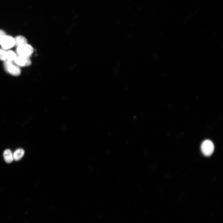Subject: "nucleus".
<instances>
[{
	"label": "nucleus",
	"mask_w": 223,
	"mask_h": 223,
	"mask_svg": "<svg viewBox=\"0 0 223 223\" xmlns=\"http://www.w3.org/2000/svg\"><path fill=\"white\" fill-rule=\"evenodd\" d=\"M16 57L15 53L12 50H9L7 52L6 58L7 60L12 61L14 60Z\"/></svg>",
	"instance_id": "nucleus-9"
},
{
	"label": "nucleus",
	"mask_w": 223,
	"mask_h": 223,
	"mask_svg": "<svg viewBox=\"0 0 223 223\" xmlns=\"http://www.w3.org/2000/svg\"><path fill=\"white\" fill-rule=\"evenodd\" d=\"M3 156L5 161L7 163H11L13 160L12 154L9 149H7L4 151Z\"/></svg>",
	"instance_id": "nucleus-6"
},
{
	"label": "nucleus",
	"mask_w": 223,
	"mask_h": 223,
	"mask_svg": "<svg viewBox=\"0 0 223 223\" xmlns=\"http://www.w3.org/2000/svg\"><path fill=\"white\" fill-rule=\"evenodd\" d=\"M7 52L4 50L0 49V60L5 61L6 60Z\"/></svg>",
	"instance_id": "nucleus-10"
},
{
	"label": "nucleus",
	"mask_w": 223,
	"mask_h": 223,
	"mask_svg": "<svg viewBox=\"0 0 223 223\" xmlns=\"http://www.w3.org/2000/svg\"><path fill=\"white\" fill-rule=\"evenodd\" d=\"M32 46L28 44H24L17 46V52L19 55L29 57L33 52Z\"/></svg>",
	"instance_id": "nucleus-2"
},
{
	"label": "nucleus",
	"mask_w": 223,
	"mask_h": 223,
	"mask_svg": "<svg viewBox=\"0 0 223 223\" xmlns=\"http://www.w3.org/2000/svg\"><path fill=\"white\" fill-rule=\"evenodd\" d=\"M15 41V46H18L23 44L27 43V41L24 37L22 36H18L14 38Z\"/></svg>",
	"instance_id": "nucleus-7"
},
{
	"label": "nucleus",
	"mask_w": 223,
	"mask_h": 223,
	"mask_svg": "<svg viewBox=\"0 0 223 223\" xmlns=\"http://www.w3.org/2000/svg\"><path fill=\"white\" fill-rule=\"evenodd\" d=\"M214 146L212 142L210 140L204 141L201 146V150L203 154L206 156L211 155L213 152Z\"/></svg>",
	"instance_id": "nucleus-3"
},
{
	"label": "nucleus",
	"mask_w": 223,
	"mask_h": 223,
	"mask_svg": "<svg viewBox=\"0 0 223 223\" xmlns=\"http://www.w3.org/2000/svg\"><path fill=\"white\" fill-rule=\"evenodd\" d=\"M4 65L5 70L14 76H17L20 73V70L19 67L14 65L12 61L6 60Z\"/></svg>",
	"instance_id": "nucleus-1"
},
{
	"label": "nucleus",
	"mask_w": 223,
	"mask_h": 223,
	"mask_svg": "<svg viewBox=\"0 0 223 223\" xmlns=\"http://www.w3.org/2000/svg\"><path fill=\"white\" fill-rule=\"evenodd\" d=\"M5 35H6V33L5 32L0 30V42L2 37Z\"/></svg>",
	"instance_id": "nucleus-11"
},
{
	"label": "nucleus",
	"mask_w": 223,
	"mask_h": 223,
	"mask_svg": "<svg viewBox=\"0 0 223 223\" xmlns=\"http://www.w3.org/2000/svg\"><path fill=\"white\" fill-rule=\"evenodd\" d=\"M24 150L22 149H19L16 150L13 153V159L16 160L18 161L24 155Z\"/></svg>",
	"instance_id": "nucleus-8"
},
{
	"label": "nucleus",
	"mask_w": 223,
	"mask_h": 223,
	"mask_svg": "<svg viewBox=\"0 0 223 223\" xmlns=\"http://www.w3.org/2000/svg\"><path fill=\"white\" fill-rule=\"evenodd\" d=\"M15 63L21 66H27L31 64V61L29 57L19 55L14 60Z\"/></svg>",
	"instance_id": "nucleus-5"
},
{
	"label": "nucleus",
	"mask_w": 223,
	"mask_h": 223,
	"mask_svg": "<svg viewBox=\"0 0 223 223\" xmlns=\"http://www.w3.org/2000/svg\"><path fill=\"white\" fill-rule=\"evenodd\" d=\"M0 44L3 49H9L15 46L14 38L11 36L6 35L1 39Z\"/></svg>",
	"instance_id": "nucleus-4"
}]
</instances>
